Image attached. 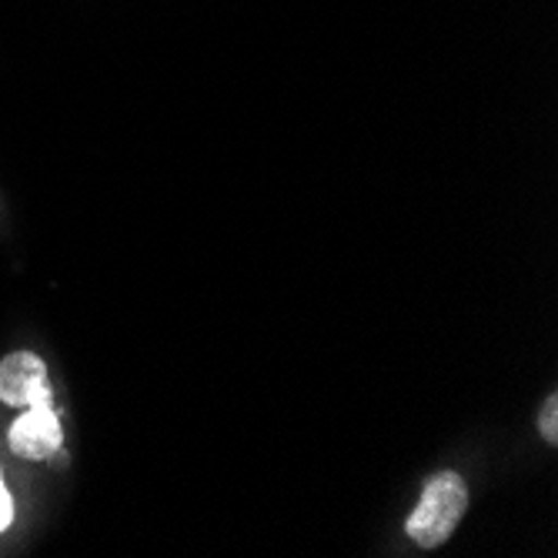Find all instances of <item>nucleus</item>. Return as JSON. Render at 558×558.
<instances>
[{
    "label": "nucleus",
    "mask_w": 558,
    "mask_h": 558,
    "mask_svg": "<svg viewBox=\"0 0 558 558\" xmlns=\"http://www.w3.org/2000/svg\"><path fill=\"white\" fill-rule=\"evenodd\" d=\"M469 509V485L462 482L459 472H438L428 478L418 509L404 522L409 538L422 548H438L451 538L454 525L462 522Z\"/></svg>",
    "instance_id": "nucleus-1"
},
{
    "label": "nucleus",
    "mask_w": 558,
    "mask_h": 558,
    "mask_svg": "<svg viewBox=\"0 0 558 558\" xmlns=\"http://www.w3.org/2000/svg\"><path fill=\"white\" fill-rule=\"evenodd\" d=\"M8 441L17 459H27V462L50 459L64 441V428H61L54 404H31V409H24V415L11 425Z\"/></svg>",
    "instance_id": "nucleus-2"
},
{
    "label": "nucleus",
    "mask_w": 558,
    "mask_h": 558,
    "mask_svg": "<svg viewBox=\"0 0 558 558\" xmlns=\"http://www.w3.org/2000/svg\"><path fill=\"white\" fill-rule=\"evenodd\" d=\"M0 401L14 409H31V404H50L47 368L37 354L14 351L0 362Z\"/></svg>",
    "instance_id": "nucleus-3"
},
{
    "label": "nucleus",
    "mask_w": 558,
    "mask_h": 558,
    "mask_svg": "<svg viewBox=\"0 0 558 558\" xmlns=\"http://www.w3.org/2000/svg\"><path fill=\"white\" fill-rule=\"evenodd\" d=\"M538 428H542L545 441H551V445L558 441V398H555V395L545 398V409H542Z\"/></svg>",
    "instance_id": "nucleus-4"
},
{
    "label": "nucleus",
    "mask_w": 558,
    "mask_h": 558,
    "mask_svg": "<svg viewBox=\"0 0 558 558\" xmlns=\"http://www.w3.org/2000/svg\"><path fill=\"white\" fill-rule=\"evenodd\" d=\"M14 519V501H11V492L4 485V478H0V532H4Z\"/></svg>",
    "instance_id": "nucleus-5"
}]
</instances>
